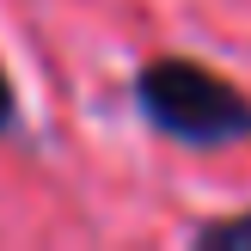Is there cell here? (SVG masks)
<instances>
[{
  "instance_id": "cell-1",
  "label": "cell",
  "mask_w": 251,
  "mask_h": 251,
  "mask_svg": "<svg viewBox=\"0 0 251 251\" xmlns=\"http://www.w3.org/2000/svg\"><path fill=\"white\" fill-rule=\"evenodd\" d=\"M135 110L147 117L153 135L196 147V153L251 141V98L227 74L202 68L190 55H147L135 68Z\"/></svg>"
},
{
  "instance_id": "cell-2",
  "label": "cell",
  "mask_w": 251,
  "mask_h": 251,
  "mask_svg": "<svg viewBox=\"0 0 251 251\" xmlns=\"http://www.w3.org/2000/svg\"><path fill=\"white\" fill-rule=\"evenodd\" d=\"M190 245H202V251H251V208L227 215V221H202L190 233Z\"/></svg>"
},
{
  "instance_id": "cell-3",
  "label": "cell",
  "mask_w": 251,
  "mask_h": 251,
  "mask_svg": "<svg viewBox=\"0 0 251 251\" xmlns=\"http://www.w3.org/2000/svg\"><path fill=\"white\" fill-rule=\"evenodd\" d=\"M12 129H19V92H12L6 68H0V135H12Z\"/></svg>"
}]
</instances>
